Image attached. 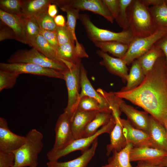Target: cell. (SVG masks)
<instances>
[{
  "label": "cell",
  "mask_w": 167,
  "mask_h": 167,
  "mask_svg": "<svg viewBox=\"0 0 167 167\" xmlns=\"http://www.w3.org/2000/svg\"><path fill=\"white\" fill-rule=\"evenodd\" d=\"M143 109L163 125L167 118V65L165 56L159 58L142 82L131 90L114 92Z\"/></svg>",
  "instance_id": "cell-1"
},
{
  "label": "cell",
  "mask_w": 167,
  "mask_h": 167,
  "mask_svg": "<svg viewBox=\"0 0 167 167\" xmlns=\"http://www.w3.org/2000/svg\"><path fill=\"white\" fill-rule=\"evenodd\" d=\"M128 29L135 37L150 36L157 30L154 24L149 7L143 0H133L128 11Z\"/></svg>",
  "instance_id": "cell-2"
},
{
  "label": "cell",
  "mask_w": 167,
  "mask_h": 167,
  "mask_svg": "<svg viewBox=\"0 0 167 167\" xmlns=\"http://www.w3.org/2000/svg\"><path fill=\"white\" fill-rule=\"evenodd\" d=\"M25 143L13 152L15 156L12 167H37L38 156L44 146L43 135L35 129H32L25 136Z\"/></svg>",
  "instance_id": "cell-3"
},
{
  "label": "cell",
  "mask_w": 167,
  "mask_h": 167,
  "mask_svg": "<svg viewBox=\"0 0 167 167\" xmlns=\"http://www.w3.org/2000/svg\"><path fill=\"white\" fill-rule=\"evenodd\" d=\"M79 19L85 28L88 37L94 43L117 41L129 45L135 38L129 29L116 32L99 28L92 23L87 14L79 15Z\"/></svg>",
  "instance_id": "cell-4"
},
{
  "label": "cell",
  "mask_w": 167,
  "mask_h": 167,
  "mask_svg": "<svg viewBox=\"0 0 167 167\" xmlns=\"http://www.w3.org/2000/svg\"><path fill=\"white\" fill-rule=\"evenodd\" d=\"M8 63H32L63 72L68 69L61 60L49 58L34 48L17 51L7 60Z\"/></svg>",
  "instance_id": "cell-5"
},
{
  "label": "cell",
  "mask_w": 167,
  "mask_h": 167,
  "mask_svg": "<svg viewBox=\"0 0 167 167\" xmlns=\"http://www.w3.org/2000/svg\"><path fill=\"white\" fill-rule=\"evenodd\" d=\"M115 123V120L113 117L107 124L102 126L93 135L75 139L61 150L56 151L50 150L47 154L49 161H58L61 157L75 151L79 150L81 151L82 153L84 152L89 148L90 146L99 135L105 133L110 134Z\"/></svg>",
  "instance_id": "cell-6"
},
{
  "label": "cell",
  "mask_w": 167,
  "mask_h": 167,
  "mask_svg": "<svg viewBox=\"0 0 167 167\" xmlns=\"http://www.w3.org/2000/svg\"><path fill=\"white\" fill-rule=\"evenodd\" d=\"M68 69L63 72L68 92V102L64 111L73 115L79 98L80 87L81 62L74 64L65 61Z\"/></svg>",
  "instance_id": "cell-7"
},
{
  "label": "cell",
  "mask_w": 167,
  "mask_h": 167,
  "mask_svg": "<svg viewBox=\"0 0 167 167\" xmlns=\"http://www.w3.org/2000/svg\"><path fill=\"white\" fill-rule=\"evenodd\" d=\"M167 32V31L157 29L151 35L142 37H135L129 44L128 49L121 58L127 65L148 51L155 43Z\"/></svg>",
  "instance_id": "cell-8"
},
{
  "label": "cell",
  "mask_w": 167,
  "mask_h": 167,
  "mask_svg": "<svg viewBox=\"0 0 167 167\" xmlns=\"http://www.w3.org/2000/svg\"><path fill=\"white\" fill-rule=\"evenodd\" d=\"M0 70L19 75L30 74L63 79V72L32 63H0Z\"/></svg>",
  "instance_id": "cell-9"
},
{
  "label": "cell",
  "mask_w": 167,
  "mask_h": 167,
  "mask_svg": "<svg viewBox=\"0 0 167 167\" xmlns=\"http://www.w3.org/2000/svg\"><path fill=\"white\" fill-rule=\"evenodd\" d=\"M72 115L64 111L58 118L55 128V142L51 151L62 149L75 140L71 126Z\"/></svg>",
  "instance_id": "cell-10"
},
{
  "label": "cell",
  "mask_w": 167,
  "mask_h": 167,
  "mask_svg": "<svg viewBox=\"0 0 167 167\" xmlns=\"http://www.w3.org/2000/svg\"><path fill=\"white\" fill-rule=\"evenodd\" d=\"M130 161L145 162L156 165H161L167 158V152L149 146L134 147L130 154Z\"/></svg>",
  "instance_id": "cell-11"
},
{
  "label": "cell",
  "mask_w": 167,
  "mask_h": 167,
  "mask_svg": "<svg viewBox=\"0 0 167 167\" xmlns=\"http://www.w3.org/2000/svg\"><path fill=\"white\" fill-rule=\"evenodd\" d=\"M25 136L15 134L9 129L6 120L0 118V151L13 152L25 143Z\"/></svg>",
  "instance_id": "cell-12"
},
{
  "label": "cell",
  "mask_w": 167,
  "mask_h": 167,
  "mask_svg": "<svg viewBox=\"0 0 167 167\" xmlns=\"http://www.w3.org/2000/svg\"><path fill=\"white\" fill-rule=\"evenodd\" d=\"M123 132L127 143L133 147L149 146L153 147L149 134L134 127L128 120L120 118Z\"/></svg>",
  "instance_id": "cell-13"
},
{
  "label": "cell",
  "mask_w": 167,
  "mask_h": 167,
  "mask_svg": "<svg viewBox=\"0 0 167 167\" xmlns=\"http://www.w3.org/2000/svg\"><path fill=\"white\" fill-rule=\"evenodd\" d=\"M121 112L126 116L127 120L135 128L149 133L150 116L146 112L138 110L127 104L122 99L119 103Z\"/></svg>",
  "instance_id": "cell-14"
},
{
  "label": "cell",
  "mask_w": 167,
  "mask_h": 167,
  "mask_svg": "<svg viewBox=\"0 0 167 167\" xmlns=\"http://www.w3.org/2000/svg\"><path fill=\"white\" fill-rule=\"evenodd\" d=\"M80 87L79 98L84 96L93 98L99 102L102 111H109L112 113L111 108L109 102L92 87L87 77V71L82 63L80 67Z\"/></svg>",
  "instance_id": "cell-15"
},
{
  "label": "cell",
  "mask_w": 167,
  "mask_h": 167,
  "mask_svg": "<svg viewBox=\"0 0 167 167\" xmlns=\"http://www.w3.org/2000/svg\"><path fill=\"white\" fill-rule=\"evenodd\" d=\"M96 53L102 59L100 62L101 65L105 66L111 73L120 77L124 83L126 82L128 69L122 59L113 57L100 50H97Z\"/></svg>",
  "instance_id": "cell-16"
},
{
  "label": "cell",
  "mask_w": 167,
  "mask_h": 167,
  "mask_svg": "<svg viewBox=\"0 0 167 167\" xmlns=\"http://www.w3.org/2000/svg\"><path fill=\"white\" fill-rule=\"evenodd\" d=\"M71 5L79 10H88L99 14L113 24L114 19L106 5L101 0H69Z\"/></svg>",
  "instance_id": "cell-17"
},
{
  "label": "cell",
  "mask_w": 167,
  "mask_h": 167,
  "mask_svg": "<svg viewBox=\"0 0 167 167\" xmlns=\"http://www.w3.org/2000/svg\"><path fill=\"white\" fill-rule=\"evenodd\" d=\"M99 111L75 110L72 115L71 122V130L75 139L82 138L85 128Z\"/></svg>",
  "instance_id": "cell-18"
},
{
  "label": "cell",
  "mask_w": 167,
  "mask_h": 167,
  "mask_svg": "<svg viewBox=\"0 0 167 167\" xmlns=\"http://www.w3.org/2000/svg\"><path fill=\"white\" fill-rule=\"evenodd\" d=\"M0 18L1 21L11 28L14 32L16 40L27 44L22 16L11 14L0 9Z\"/></svg>",
  "instance_id": "cell-19"
},
{
  "label": "cell",
  "mask_w": 167,
  "mask_h": 167,
  "mask_svg": "<svg viewBox=\"0 0 167 167\" xmlns=\"http://www.w3.org/2000/svg\"><path fill=\"white\" fill-rule=\"evenodd\" d=\"M98 144V138L92 144L91 147L82 153L79 157L72 160L64 162L58 161L50 162L47 163L48 167H86L94 156Z\"/></svg>",
  "instance_id": "cell-20"
},
{
  "label": "cell",
  "mask_w": 167,
  "mask_h": 167,
  "mask_svg": "<svg viewBox=\"0 0 167 167\" xmlns=\"http://www.w3.org/2000/svg\"><path fill=\"white\" fill-rule=\"evenodd\" d=\"M120 117L114 118L116 123L110 133V143L106 146V154L109 156L113 150L119 152L123 149L127 143L124 136Z\"/></svg>",
  "instance_id": "cell-21"
},
{
  "label": "cell",
  "mask_w": 167,
  "mask_h": 167,
  "mask_svg": "<svg viewBox=\"0 0 167 167\" xmlns=\"http://www.w3.org/2000/svg\"><path fill=\"white\" fill-rule=\"evenodd\" d=\"M149 134L153 148L167 152V133L163 125L151 115Z\"/></svg>",
  "instance_id": "cell-22"
},
{
  "label": "cell",
  "mask_w": 167,
  "mask_h": 167,
  "mask_svg": "<svg viewBox=\"0 0 167 167\" xmlns=\"http://www.w3.org/2000/svg\"><path fill=\"white\" fill-rule=\"evenodd\" d=\"M52 0H22L21 16L36 18L47 11Z\"/></svg>",
  "instance_id": "cell-23"
},
{
  "label": "cell",
  "mask_w": 167,
  "mask_h": 167,
  "mask_svg": "<svg viewBox=\"0 0 167 167\" xmlns=\"http://www.w3.org/2000/svg\"><path fill=\"white\" fill-rule=\"evenodd\" d=\"M132 145L127 143L126 146L119 152L113 150L112 156L108 159L107 164L100 167H137L133 166L130 158Z\"/></svg>",
  "instance_id": "cell-24"
},
{
  "label": "cell",
  "mask_w": 167,
  "mask_h": 167,
  "mask_svg": "<svg viewBox=\"0 0 167 167\" xmlns=\"http://www.w3.org/2000/svg\"><path fill=\"white\" fill-rule=\"evenodd\" d=\"M52 3L57 5L62 11L66 12L67 18L66 24L75 39L77 40L75 28L77 20L79 19L80 10L72 7L69 0H52Z\"/></svg>",
  "instance_id": "cell-25"
},
{
  "label": "cell",
  "mask_w": 167,
  "mask_h": 167,
  "mask_svg": "<svg viewBox=\"0 0 167 167\" xmlns=\"http://www.w3.org/2000/svg\"><path fill=\"white\" fill-rule=\"evenodd\" d=\"M165 56L162 50L154 44L137 60L145 75L151 70L157 60Z\"/></svg>",
  "instance_id": "cell-26"
},
{
  "label": "cell",
  "mask_w": 167,
  "mask_h": 167,
  "mask_svg": "<svg viewBox=\"0 0 167 167\" xmlns=\"http://www.w3.org/2000/svg\"><path fill=\"white\" fill-rule=\"evenodd\" d=\"M113 116L110 112L99 111L93 119L87 125L82 134V138H85L94 135L100 126L107 124Z\"/></svg>",
  "instance_id": "cell-27"
},
{
  "label": "cell",
  "mask_w": 167,
  "mask_h": 167,
  "mask_svg": "<svg viewBox=\"0 0 167 167\" xmlns=\"http://www.w3.org/2000/svg\"><path fill=\"white\" fill-rule=\"evenodd\" d=\"M145 75L137 59L132 63L129 73L126 78L127 84L120 90L128 91L137 87L144 80Z\"/></svg>",
  "instance_id": "cell-28"
},
{
  "label": "cell",
  "mask_w": 167,
  "mask_h": 167,
  "mask_svg": "<svg viewBox=\"0 0 167 167\" xmlns=\"http://www.w3.org/2000/svg\"><path fill=\"white\" fill-rule=\"evenodd\" d=\"M96 46L101 51L109 52L113 56L122 58L126 52L129 45L117 41L96 42L94 43Z\"/></svg>",
  "instance_id": "cell-29"
},
{
  "label": "cell",
  "mask_w": 167,
  "mask_h": 167,
  "mask_svg": "<svg viewBox=\"0 0 167 167\" xmlns=\"http://www.w3.org/2000/svg\"><path fill=\"white\" fill-rule=\"evenodd\" d=\"M149 9L156 29L167 31V6L164 1L160 5L151 6Z\"/></svg>",
  "instance_id": "cell-30"
},
{
  "label": "cell",
  "mask_w": 167,
  "mask_h": 167,
  "mask_svg": "<svg viewBox=\"0 0 167 167\" xmlns=\"http://www.w3.org/2000/svg\"><path fill=\"white\" fill-rule=\"evenodd\" d=\"M57 58L76 64L81 62L77 54L75 44L69 43L60 46L56 50Z\"/></svg>",
  "instance_id": "cell-31"
},
{
  "label": "cell",
  "mask_w": 167,
  "mask_h": 167,
  "mask_svg": "<svg viewBox=\"0 0 167 167\" xmlns=\"http://www.w3.org/2000/svg\"><path fill=\"white\" fill-rule=\"evenodd\" d=\"M30 46H32L49 58L58 59L57 57L56 50L40 34L31 42Z\"/></svg>",
  "instance_id": "cell-32"
},
{
  "label": "cell",
  "mask_w": 167,
  "mask_h": 167,
  "mask_svg": "<svg viewBox=\"0 0 167 167\" xmlns=\"http://www.w3.org/2000/svg\"><path fill=\"white\" fill-rule=\"evenodd\" d=\"M22 17L27 44L30 46L31 42L40 34L41 29L35 18Z\"/></svg>",
  "instance_id": "cell-33"
},
{
  "label": "cell",
  "mask_w": 167,
  "mask_h": 167,
  "mask_svg": "<svg viewBox=\"0 0 167 167\" xmlns=\"http://www.w3.org/2000/svg\"><path fill=\"white\" fill-rule=\"evenodd\" d=\"M133 0H119V10L118 17L116 20L123 30L128 29V11Z\"/></svg>",
  "instance_id": "cell-34"
},
{
  "label": "cell",
  "mask_w": 167,
  "mask_h": 167,
  "mask_svg": "<svg viewBox=\"0 0 167 167\" xmlns=\"http://www.w3.org/2000/svg\"><path fill=\"white\" fill-rule=\"evenodd\" d=\"M76 109L84 111H102L100 105L96 100L87 96L79 98Z\"/></svg>",
  "instance_id": "cell-35"
},
{
  "label": "cell",
  "mask_w": 167,
  "mask_h": 167,
  "mask_svg": "<svg viewBox=\"0 0 167 167\" xmlns=\"http://www.w3.org/2000/svg\"><path fill=\"white\" fill-rule=\"evenodd\" d=\"M19 75L0 70V91L13 88Z\"/></svg>",
  "instance_id": "cell-36"
},
{
  "label": "cell",
  "mask_w": 167,
  "mask_h": 167,
  "mask_svg": "<svg viewBox=\"0 0 167 167\" xmlns=\"http://www.w3.org/2000/svg\"><path fill=\"white\" fill-rule=\"evenodd\" d=\"M59 46L69 43L75 44L79 42L76 40L66 24L62 27L58 26L55 30Z\"/></svg>",
  "instance_id": "cell-37"
},
{
  "label": "cell",
  "mask_w": 167,
  "mask_h": 167,
  "mask_svg": "<svg viewBox=\"0 0 167 167\" xmlns=\"http://www.w3.org/2000/svg\"><path fill=\"white\" fill-rule=\"evenodd\" d=\"M41 30L55 31L58 27L55 23L54 18L48 13V10L35 18Z\"/></svg>",
  "instance_id": "cell-38"
},
{
  "label": "cell",
  "mask_w": 167,
  "mask_h": 167,
  "mask_svg": "<svg viewBox=\"0 0 167 167\" xmlns=\"http://www.w3.org/2000/svg\"><path fill=\"white\" fill-rule=\"evenodd\" d=\"M0 7L7 12L21 16L22 0H0Z\"/></svg>",
  "instance_id": "cell-39"
},
{
  "label": "cell",
  "mask_w": 167,
  "mask_h": 167,
  "mask_svg": "<svg viewBox=\"0 0 167 167\" xmlns=\"http://www.w3.org/2000/svg\"><path fill=\"white\" fill-rule=\"evenodd\" d=\"M15 160V156L13 152L0 151V167H12Z\"/></svg>",
  "instance_id": "cell-40"
},
{
  "label": "cell",
  "mask_w": 167,
  "mask_h": 167,
  "mask_svg": "<svg viewBox=\"0 0 167 167\" xmlns=\"http://www.w3.org/2000/svg\"><path fill=\"white\" fill-rule=\"evenodd\" d=\"M40 34L42 35L50 45L56 50L59 45L58 43L56 31L40 30Z\"/></svg>",
  "instance_id": "cell-41"
},
{
  "label": "cell",
  "mask_w": 167,
  "mask_h": 167,
  "mask_svg": "<svg viewBox=\"0 0 167 167\" xmlns=\"http://www.w3.org/2000/svg\"><path fill=\"white\" fill-rule=\"evenodd\" d=\"M8 39L16 40V35L12 30L2 21L0 22V41Z\"/></svg>",
  "instance_id": "cell-42"
},
{
  "label": "cell",
  "mask_w": 167,
  "mask_h": 167,
  "mask_svg": "<svg viewBox=\"0 0 167 167\" xmlns=\"http://www.w3.org/2000/svg\"><path fill=\"white\" fill-rule=\"evenodd\" d=\"M106 5L114 19L116 20L118 14L119 0H102Z\"/></svg>",
  "instance_id": "cell-43"
},
{
  "label": "cell",
  "mask_w": 167,
  "mask_h": 167,
  "mask_svg": "<svg viewBox=\"0 0 167 167\" xmlns=\"http://www.w3.org/2000/svg\"><path fill=\"white\" fill-rule=\"evenodd\" d=\"M155 44L158 46L164 53L167 65V32Z\"/></svg>",
  "instance_id": "cell-44"
},
{
  "label": "cell",
  "mask_w": 167,
  "mask_h": 167,
  "mask_svg": "<svg viewBox=\"0 0 167 167\" xmlns=\"http://www.w3.org/2000/svg\"><path fill=\"white\" fill-rule=\"evenodd\" d=\"M54 20L56 25L58 27H64L66 23L64 17L61 15H57L54 18Z\"/></svg>",
  "instance_id": "cell-45"
},
{
  "label": "cell",
  "mask_w": 167,
  "mask_h": 167,
  "mask_svg": "<svg viewBox=\"0 0 167 167\" xmlns=\"http://www.w3.org/2000/svg\"><path fill=\"white\" fill-rule=\"evenodd\" d=\"M58 11L56 6L54 4H50L48 6V13L51 17L54 18L56 16Z\"/></svg>",
  "instance_id": "cell-46"
},
{
  "label": "cell",
  "mask_w": 167,
  "mask_h": 167,
  "mask_svg": "<svg viewBox=\"0 0 167 167\" xmlns=\"http://www.w3.org/2000/svg\"><path fill=\"white\" fill-rule=\"evenodd\" d=\"M144 4L148 7L150 5L156 6L163 3L164 0H143Z\"/></svg>",
  "instance_id": "cell-47"
},
{
  "label": "cell",
  "mask_w": 167,
  "mask_h": 167,
  "mask_svg": "<svg viewBox=\"0 0 167 167\" xmlns=\"http://www.w3.org/2000/svg\"><path fill=\"white\" fill-rule=\"evenodd\" d=\"M137 166V167H164L161 165H156L142 161H138Z\"/></svg>",
  "instance_id": "cell-48"
},
{
  "label": "cell",
  "mask_w": 167,
  "mask_h": 167,
  "mask_svg": "<svg viewBox=\"0 0 167 167\" xmlns=\"http://www.w3.org/2000/svg\"><path fill=\"white\" fill-rule=\"evenodd\" d=\"M163 126L165 127L167 134V118L163 122Z\"/></svg>",
  "instance_id": "cell-49"
},
{
  "label": "cell",
  "mask_w": 167,
  "mask_h": 167,
  "mask_svg": "<svg viewBox=\"0 0 167 167\" xmlns=\"http://www.w3.org/2000/svg\"><path fill=\"white\" fill-rule=\"evenodd\" d=\"M161 165L164 167H167V158L162 163Z\"/></svg>",
  "instance_id": "cell-50"
},
{
  "label": "cell",
  "mask_w": 167,
  "mask_h": 167,
  "mask_svg": "<svg viewBox=\"0 0 167 167\" xmlns=\"http://www.w3.org/2000/svg\"><path fill=\"white\" fill-rule=\"evenodd\" d=\"M164 3L166 6H167V0H165Z\"/></svg>",
  "instance_id": "cell-51"
},
{
  "label": "cell",
  "mask_w": 167,
  "mask_h": 167,
  "mask_svg": "<svg viewBox=\"0 0 167 167\" xmlns=\"http://www.w3.org/2000/svg\"><path fill=\"white\" fill-rule=\"evenodd\" d=\"M166 143H167V136H166Z\"/></svg>",
  "instance_id": "cell-52"
},
{
  "label": "cell",
  "mask_w": 167,
  "mask_h": 167,
  "mask_svg": "<svg viewBox=\"0 0 167 167\" xmlns=\"http://www.w3.org/2000/svg\"></svg>",
  "instance_id": "cell-53"
}]
</instances>
